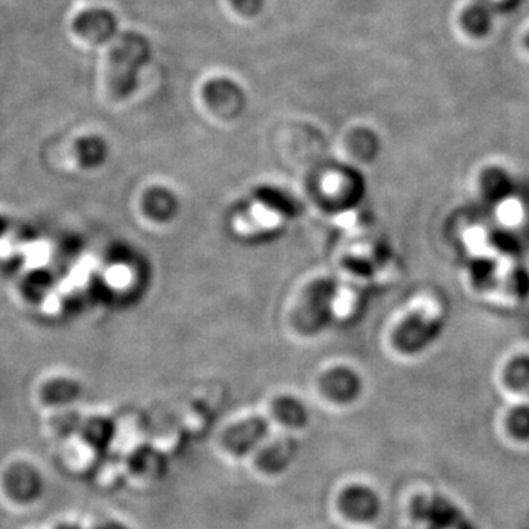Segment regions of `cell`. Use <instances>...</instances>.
Wrapping results in <instances>:
<instances>
[{"instance_id":"1","label":"cell","mask_w":529,"mask_h":529,"mask_svg":"<svg viewBox=\"0 0 529 529\" xmlns=\"http://www.w3.org/2000/svg\"><path fill=\"white\" fill-rule=\"evenodd\" d=\"M150 45L142 34L128 33L122 37L112 55L111 75L115 93L127 95L136 86L137 74L149 61Z\"/></svg>"},{"instance_id":"2","label":"cell","mask_w":529,"mask_h":529,"mask_svg":"<svg viewBox=\"0 0 529 529\" xmlns=\"http://www.w3.org/2000/svg\"><path fill=\"white\" fill-rule=\"evenodd\" d=\"M443 327V316L430 306H422L415 312H410L396 328L394 343L403 352H419L437 340Z\"/></svg>"},{"instance_id":"3","label":"cell","mask_w":529,"mask_h":529,"mask_svg":"<svg viewBox=\"0 0 529 529\" xmlns=\"http://www.w3.org/2000/svg\"><path fill=\"white\" fill-rule=\"evenodd\" d=\"M482 192L490 202H502L512 193L513 184L509 174L500 168H491L481 178Z\"/></svg>"},{"instance_id":"4","label":"cell","mask_w":529,"mask_h":529,"mask_svg":"<svg viewBox=\"0 0 529 529\" xmlns=\"http://www.w3.org/2000/svg\"><path fill=\"white\" fill-rule=\"evenodd\" d=\"M493 21V12L485 5H472L471 8L466 9L462 17L465 30L477 39L490 33L491 28H493Z\"/></svg>"},{"instance_id":"5","label":"cell","mask_w":529,"mask_h":529,"mask_svg":"<svg viewBox=\"0 0 529 529\" xmlns=\"http://www.w3.org/2000/svg\"><path fill=\"white\" fill-rule=\"evenodd\" d=\"M507 385L519 393H529V356L513 359L506 368Z\"/></svg>"},{"instance_id":"6","label":"cell","mask_w":529,"mask_h":529,"mask_svg":"<svg viewBox=\"0 0 529 529\" xmlns=\"http://www.w3.org/2000/svg\"><path fill=\"white\" fill-rule=\"evenodd\" d=\"M507 430L519 441H529V405L516 406L507 416Z\"/></svg>"},{"instance_id":"7","label":"cell","mask_w":529,"mask_h":529,"mask_svg":"<svg viewBox=\"0 0 529 529\" xmlns=\"http://www.w3.org/2000/svg\"><path fill=\"white\" fill-rule=\"evenodd\" d=\"M265 0H231L234 8L243 17H256L264 8Z\"/></svg>"},{"instance_id":"8","label":"cell","mask_w":529,"mask_h":529,"mask_svg":"<svg viewBox=\"0 0 529 529\" xmlns=\"http://www.w3.org/2000/svg\"><path fill=\"white\" fill-rule=\"evenodd\" d=\"M525 43H527V48L529 49V34L527 36V39H525Z\"/></svg>"}]
</instances>
